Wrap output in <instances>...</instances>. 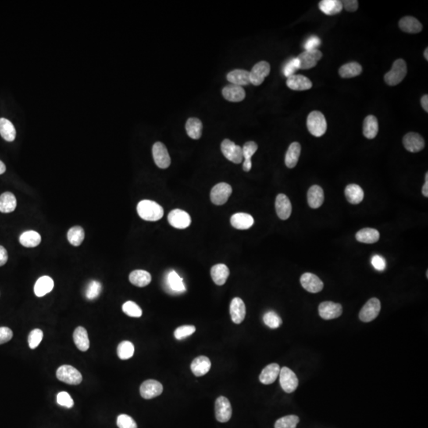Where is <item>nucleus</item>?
Listing matches in <instances>:
<instances>
[{
    "instance_id": "obj_1",
    "label": "nucleus",
    "mask_w": 428,
    "mask_h": 428,
    "mask_svg": "<svg viewBox=\"0 0 428 428\" xmlns=\"http://www.w3.org/2000/svg\"><path fill=\"white\" fill-rule=\"evenodd\" d=\"M137 210L140 218L147 222H157L165 214L163 207L151 200L140 201L137 205Z\"/></svg>"
},
{
    "instance_id": "obj_2",
    "label": "nucleus",
    "mask_w": 428,
    "mask_h": 428,
    "mask_svg": "<svg viewBox=\"0 0 428 428\" xmlns=\"http://www.w3.org/2000/svg\"><path fill=\"white\" fill-rule=\"evenodd\" d=\"M307 127L314 137H322L327 130L326 119L323 114L319 111L311 112L307 118Z\"/></svg>"
},
{
    "instance_id": "obj_3",
    "label": "nucleus",
    "mask_w": 428,
    "mask_h": 428,
    "mask_svg": "<svg viewBox=\"0 0 428 428\" xmlns=\"http://www.w3.org/2000/svg\"><path fill=\"white\" fill-rule=\"evenodd\" d=\"M407 75V65L403 59H398L393 63L391 70L385 75V81L388 85L396 86L401 83Z\"/></svg>"
},
{
    "instance_id": "obj_4",
    "label": "nucleus",
    "mask_w": 428,
    "mask_h": 428,
    "mask_svg": "<svg viewBox=\"0 0 428 428\" xmlns=\"http://www.w3.org/2000/svg\"><path fill=\"white\" fill-rule=\"evenodd\" d=\"M57 378L61 382L72 386L80 385L83 380V377L80 371L69 365H61L58 368Z\"/></svg>"
},
{
    "instance_id": "obj_5",
    "label": "nucleus",
    "mask_w": 428,
    "mask_h": 428,
    "mask_svg": "<svg viewBox=\"0 0 428 428\" xmlns=\"http://www.w3.org/2000/svg\"><path fill=\"white\" fill-rule=\"evenodd\" d=\"M221 149L226 159L236 165L240 164L244 159L241 147L236 145L229 139H225L222 141Z\"/></svg>"
},
{
    "instance_id": "obj_6",
    "label": "nucleus",
    "mask_w": 428,
    "mask_h": 428,
    "mask_svg": "<svg viewBox=\"0 0 428 428\" xmlns=\"http://www.w3.org/2000/svg\"><path fill=\"white\" fill-rule=\"evenodd\" d=\"M233 193V188L226 183H220L211 190L210 200L214 205H222L227 202Z\"/></svg>"
},
{
    "instance_id": "obj_7",
    "label": "nucleus",
    "mask_w": 428,
    "mask_h": 428,
    "mask_svg": "<svg viewBox=\"0 0 428 428\" xmlns=\"http://www.w3.org/2000/svg\"><path fill=\"white\" fill-rule=\"evenodd\" d=\"M279 381H280L281 387L283 388V390L287 393H291L295 391L299 384L298 379L294 371H292L286 366L280 369Z\"/></svg>"
},
{
    "instance_id": "obj_8",
    "label": "nucleus",
    "mask_w": 428,
    "mask_h": 428,
    "mask_svg": "<svg viewBox=\"0 0 428 428\" xmlns=\"http://www.w3.org/2000/svg\"><path fill=\"white\" fill-rule=\"evenodd\" d=\"M381 308L382 306H381L380 301L375 297L371 298L365 303V305L360 311L359 319L365 323L373 320L376 319L377 316H379Z\"/></svg>"
},
{
    "instance_id": "obj_9",
    "label": "nucleus",
    "mask_w": 428,
    "mask_h": 428,
    "mask_svg": "<svg viewBox=\"0 0 428 428\" xmlns=\"http://www.w3.org/2000/svg\"><path fill=\"white\" fill-rule=\"evenodd\" d=\"M233 409L229 399L219 397L215 402V415L217 420L221 423H226L232 417Z\"/></svg>"
},
{
    "instance_id": "obj_10",
    "label": "nucleus",
    "mask_w": 428,
    "mask_h": 428,
    "mask_svg": "<svg viewBox=\"0 0 428 428\" xmlns=\"http://www.w3.org/2000/svg\"><path fill=\"white\" fill-rule=\"evenodd\" d=\"M152 155L158 168L166 169L171 165V157L166 146L161 142H156L152 147Z\"/></svg>"
},
{
    "instance_id": "obj_11",
    "label": "nucleus",
    "mask_w": 428,
    "mask_h": 428,
    "mask_svg": "<svg viewBox=\"0 0 428 428\" xmlns=\"http://www.w3.org/2000/svg\"><path fill=\"white\" fill-rule=\"evenodd\" d=\"M168 222L176 229H187L191 224V218L189 213L182 209H174L168 214Z\"/></svg>"
},
{
    "instance_id": "obj_12",
    "label": "nucleus",
    "mask_w": 428,
    "mask_h": 428,
    "mask_svg": "<svg viewBox=\"0 0 428 428\" xmlns=\"http://www.w3.org/2000/svg\"><path fill=\"white\" fill-rule=\"evenodd\" d=\"M271 66L266 61H260L253 67L250 72V82L254 86H259L270 74Z\"/></svg>"
},
{
    "instance_id": "obj_13",
    "label": "nucleus",
    "mask_w": 428,
    "mask_h": 428,
    "mask_svg": "<svg viewBox=\"0 0 428 428\" xmlns=\"http://www.w3.org/2000/svg\"><path fill=\"white\" fill-rule=\"evenodd\" d=\"M319 316L324 319H333L340 317L343 313V307L339 303L325 301L319 305Z\"/></svg>"
},
{
    "instance_id": "obj_14",
    "label": "nucleus",
    "mask_w": 428,
    "mask_h": 428,
    "mask_svg": "<svg viewBox=\"0 0 428 428\" xmlns=\"http://www.w3.org/2000/svg\"><path fill=\"white\" fill-rule=\"evenodd\" d=\"M163 390L164 387L161 382L152 379L143 382L140 388V395L146 400L158 397L163 393Z\"/></svg>"
},
{
    "instance_id": "obj_15",
    "label": "nucleus",
    "mask_w": 428,
    "mask_h": 428,
    "mask_svg": "<svg viewBox=\"0 0 428 428\" xmlns=\"http://www.w3.org/2000/svg\"><path fill=\"white\" fill-rule=\"evenodd\" d=\"M322 52L318 49L305 51L297 57L299 61L300 69H310L317 65L318 61L322 58Z\"/></svg>"
},
{
    "instance_id": "obj_16",
    "label": "nucleus",
    "mask_w": 428,
    "mask_h": 428,
    "mask_svg": "<svg viewBox=\"0 0 428 428\" xmlns=\"http://www.w3.org/2000/svg\"><path fill=\"white\" fill-rule=\"evenodd\" d=\"M301 284L303 288L312 294L319 293L324 288V283L319 277L312 273H305L301 275Z\"/></svg>"
},
{
    "instance_id": "obj_17",
    "label": "nucleus",
    "mask_w": 428,
    "mask_h": 428,
    "mask_svg": "<svg viewBox=\"0 0 428 428\" xmlns=\"http://www.w3.org/2000/svg\"><path fill=\"white\" fill-rule=\"evenodd\" d=\"M403 144L410 152H419L424 148L425 141L419 133H408L403 139Z\"/></svg>"
},
{
    "instance_id": "obj_18",
    "label": "nucleus",
    "mask_w": 428,
    "mask_h": 428,
    "mask_svg": "<svg viewBox=\"0 0 428 428\" xmlns=\"http://www.w3.org/2000/svg\"><path fill=\"white\" fill-rule=\"evenodd\" d=\"M231 319L233 323L240 325L246 316V307L244 301L240 297H235L230 304Z\"/></svg>"
},
{
    "instance_id": "obj_19",
    "label": "nucleus",
    "mask_w": 428,
    "mask_h": 428,
    "mask_svg": "<svg viewBox=\"0 0 428 428\" xmlns=\"http://www.w3.org/2000/svg\"><path fill=\"white\" fill-rule=\"evenodd\" d=\"M275 209L281 220L288 219L291 215L292 205L288 197L284 194H278L275 200Z\"/></svg>"
},
{
    "instance_id": "obj_20",
    "label": "nucleus",
    "mask_w": 428,
    "mask_h": 428,
    "mask_svg": "<svg viewBox=\"0 0 428 428\" xmlns=\"http://www.w3.org/2000/svg\"><path fill=\"white\" fill-rule=\"evenodd\" d=\"M286 84L294 91H306L312 88V83L306 76L302 75H293L287 78Z\"/></svg>"
},
{
    "instance_id": "obj_21",
    "label": "nucleus",
    "mask_w": 428,
    "mask_h": 428,
    "mask_svg": "<svg viewBox=\"0 0 428 428\" xmlns=\"http://www.w3.org/2000/svg\"><path fill=\"white\" fill-rule=\"evenodd\" d=\"M231 225L239 230H246L252 227L255 223L254 218L250 214L245 212H237L233 214L230 219Z\"/></svg>"
},
{
    "instance_id": "obj_22",
    "label": "nucleus",
    "mask_w": 428,
    "mask_h": 428,
    "mask_svg": "<svg viewBox=\"0 0 428 428\" xmlns=\"http://www.w3.org/2000/svg\"><path fill=\"white\" fill-rule=\"evenodd\" d=\"M222 94L225 99L234 102H241L246 96L245 91L243 87L233 84L224 87Z\"/></svg>"
},
{
    "instance_id": "obj_23",
    "label": "nucleus",
    "mask_w": 428,
    "mask_h": 428,
    "mask_svg": "<svg viewBox=\"0 0 428 428\" xmlns=\"http://www.w3.org/2000/svg\"><path fill=\"white\" fill-rule=\"evenodd\" d=\"M308 203L312 209H318L323 205L325 201V194L323 189L317 185L311 187L308 191Z\"/></svg>"
},
{
    "instance_id": "obj_24",
    "label": "nucleus",
    "mask_w": 428,
    "mask_h": 428,
    "mask_svg": "<svg viewBox=\"0 0 428 428\" xmlns=\"http://www.w3.org/2000/svg\"><path fill=\"white\" fill-rule=\"evenodd\" d=\"M211 368V362L209 358L206 356H198V358L193 360L192 363L190 365V369L195 376L201 377L206 375Z\"/></svg>"
},
{
    "instance_id": "obj_25",
    "label": "nucleus",
    "mask_w": 428,
    "mask_h": 428,
    "mask_svg": "<svg viewBox=\"0 0 428 428\" xmlns=\"http://www.w3.org/2000/svg\"><path fill=\"white\" fill-rule=\"evenodd\" d=\"M279 364L272 363L266 365L259 375V381L264 385H271L276 381L280 373Z\"/></svg>"
},
{
    "instance_id": "obj_26",
    "label": "nucleus",
    "mask_w": 428,
    "mask_h": 428,
    "mask_svg": "<svg viewBox=\"0 0 428 428\" xmlns=\"http://www.w3.org/2000/svg\"><path fill=\"white\" fill-rule=\"evenodd\" d=\"M211 277L215 284L218 286H223L228 278H229V269L226 265L223 263L216 264L214 265L210 271Z\"/></svg>"
},
{
    "instance_id": "obj_27",
    "label": "nucleus",
    "mask_w": 428,
    "mask_h": 428,
    "mask_svg": "<svg viewBox=\"0 0 428 428\" xmlns=\"http://www.w3.org/2000/svg\"><path fill=\"white\" fill-rule=\"evenodd\" d=\"M399 27L408 33H417L422 31L423 26L417 19L412 16H405L399 22Z\"/></svg>"
},
{
    "instance_id": "obj_28",
    "label": "nucleus",
    "mask_w": 428,
    "mask_h": 428,
    "mask_svg": "<svg viewBox=\"0 0 428 428\" xmlns=\"http://www.w3.org/2000/svg\"><path fill=\"white\" fill-rule=\"evenodd\" d=\"M54 287V282L48 276L39 278L34 285V294L37 297H41L52 291Z\"/></svg>"
},
{
    "instance_id": "obj_29",
    "label": "nucleus",
    "mask_w": 428,
    "mask_h": 428,
    "mask_svg": "<svg viewBox=\"0 0 428 428\" xmlns=\"http://www.w3.org/2000/svg\"><path fill=\"white\" fill-rule=\"evenodd\" d=\"M228 80L233 85L246 86L251 83L250 72L242 69H236L229 72L227 76Z\"/></svg>"
},
{
    "instance_id": "obj_30",
    "label": "nucleus",
    "mask_w": 428,
    "mask_h": 428,
    "mask_svg": "<svg viewBox=\"0 0 428 428\" xmlns=\"http://www.w3.org/2000/svg\"><path fill=\"white\" fill-rule=\"evenodd\" d=\"M355 238L358 242L364 244H375L379 241L380 233L377 229L365 228L358 231L355 235Z\"/></svg>"
},
{
    "instance_id": "obj_31",
    "label": "nucleus",
    "mask_w": 428,
    "mask_h": 428,
    "mask_svg": "<svg viewBox=\"0 0 428 428\" xmlns=\"http://www.w3.org/2000/svg\"><path fill=\"white\" fill-rule=\"evenodd\" d=\"M301 144L298 142L292 143L286 151L285 164L289 168H294L297 165L301 155Z\"/></svg>"
},
{
    "instance_id": "obj_32",
    "label": "nucleus",
    "mask_w": 428,
    "mask_h": 428,
    "mask_svg": "<svg viewBox=\"0 0 428 428\" xmlns=\"http://www.w3.org/2000/svg\"><path fill=\"white\" fill-rule=\"evenodd\" d=\"M73 340L77 348L81 351H87L90 347V340L87 330L83 327H78L73 333Z\"/></svg>"
},
{
    "instance_id": "obj_33",
    "label": "nucleus",
    "mask_w": 428,
    "mask_h": 428,
    "mask_svg": "<svg viewBox=\"0 0 428 428\" xmlns=\"http://www.w3.org/2000/svg\"><path fill=\"white\" fill-rule=\"evenodd\" d=\"M345 196L350 203L357 205L363 200V190L358 185L350 184L346 187Z\"/></svg>"
},
{
    "instance_id": "obj_34",
    "label": "nucleus",
    "mask_w": 428,
    "mask_h": 428,
    "mask_svg": "<svg viewBox=\"0 0 428 428\" xmlns=\"http://www.w3.org/2000/svg\"><path fill=\"white\" fill-rule=\"evenodd\" d=\"M129 281L134 286H138V287H144L151 283V276L146 271L136 270L129 275Z\"/></svg>"
},
{
    "instance_id": "obj_35",
    "label": "nucleus",
    "mask_w": 428,
    "mask_h": 428,
    "mask_svg": "<svg viewBox=\"0 0 428 428\" xmlns=\"http://www.w3.org/2000/svg\"><path fill=\"white\" fill-rule=\"evenodd\" d=\"M167 284L169 289L176 294H181L186 291L183 279L174 271L168 272L167 275Z\"/></svg>"
},
{
    "instance_id": "obj_36",
    "label": "nucleus",
    "mask_w": 428,
    "mask_h": 428,
    "mask_svg": "<svg viewBox=\"0 0 428 428\" xmlns=\"http://www.w3.org/2000/svg\"><path fill=\"white\" fill-rule=\"evenodd\" d=\"M257 149H258V145L254 141H248L245 143L244 147L242 148L243 156L244 158V162L243 164L244 172H248L251 171V167H252L251 157L256 152Z\"/></svg>"
},
{
    "instance_id": "obj_37",
    "label": "nucleus",
    "mask_w": 428,
    "mask_h": 428,
    "mask_svg": "<svg viewBox=\"0 0 428 428\" xmlns=\"http://www.w3.org/2000/svg\"><path fill=\"white\" fill-rule=\"evenodd\" d=\"M379 121L373 115H369L363 122V134L367 139H373L379 133Z\"/></svg>"
},
{
    "instance_id": "obj_38",
    "label": "nucleus",
    "mask_w": 428,
    "mask_h": 428,
    "mask_svg": "<svg viewBox=\"0 0 428 428\" xmlns=\"http://www.w3.org/2000/svg\"><path fill=\"white\" fill-rule=\"evenodd\" d=\"M319 8L325 15H335L341 12L343 4L340 0H322L319 2Z\"/></svg>"
},
{
    "instance_id": "obj_39",
    "label": "nucleus",
    "mask_w": 428,
    "mask_h": 428,
    "mask_svg": "<svg viewBox=\"0 0 428 428\" xmlns=\"http://www.w3.org/2000/svg\"><path fill=\"white\" fill-rule=\"evenodd\" d=\"M19 242L22 246L26 247H35L41 242V235L36 231H26L21 235Z\"/></svg>"
},
{
    "instance_id": "obj_40",
    "label": "nucleus",
    "mask_w": 428,
    "mask_h": 428,
    "mask_svg": "<svg viewBox=\"0 0 428 428\" xmlns=\"http://www.w3.org/2000/svg\"><path fill=\"white\" fill-rule=\"evenodd\" d=\"M17 200L12 193L5 192L0 195V212L9 213L16 209Z\"/></svg>"
},
{
    "instance_id": "obj_41",
    "label": "nucleus",
    "mask_w": 428,
    "mask_h": 428,
    "mask_svg": "<svg viewBox=\"0 0 428 428\" xmlns=\"http://www.w3.org/2000/svg\"><path fill=\"white\" fill-rule=\"evenodd\" d=\"M0 135L8 142L14 141L16 137V130L13 124L4 118H0Z\"/></svg>"
},
{
    "instance_id": "obj_42",
    "label": "nucleus",
    "mask_w": 428,
    "mask_h": 428,
    "mask_svg": "<svg viewBox=\"0 0 428 428\" xmlns=\"http://www.w3.org/2000/svg\"><path fill=\"white\" fill-rule=\"evenodd\" d=\"M186 130L190 138L198 140L201 137L202 123L198 118H190L186 123Z\"/></svg>"
},
{
    "instance_id": "obj_43",
    "label": "nucleus",
    "mask_w": 428,
    "mask_h": 428,
    "mask_svg": "<svg viewBox=\"0 0 428 428\" xmlns=\"http://www.w3.org/2000/svg\"><path fill=\"white\" fill-rule=\"evenodd\" d=\"M362 72V68L357 62H350L343 65L339 70L340 76L343 79L355 77L359 76Z\"/></svg>"
},
{
    "instance_id": "obj_44",
    "label": "nucleus",
    "mask_w": 428,
    "mask_h": 428,
    "mask_svg": "<svg viewBox=\"0 0 428 428\" xmlns=\"http://www.w3.org/2000/svg\"><path fill=\"white\" fill-rule=\"evenodd\" d=\"M85 236V233L83 228L80 226H75L71 228L68 232V240L72 245L80 246L83 243Z\"/></svg>"
},
{
    "instance_id": "obj_45",
    "label": "nucleus",
    "mask_w": 428,
    "mask_h": 428,
    "mask_svg": "<svg viewBox=\"0 0 428 428\" xmlns=\"http://www.w3.org/2000/svg\"><path fill=\"white\" fill-rule=\"evenodd\" d=\"M134 345L131 342L122 341L118 347V355L122 360L132 358L134 354Z\"/></svg>"
},
{
    "instance_id": "obj_46",
    "label": "nucleus",
    "mask_w": 428,
    "mask_h": 428,
    "mask_svg": "<svg viewBox=\"0 0 428 428\" xmlns=\"http://www.w3.org/2000/svg\"><path fill=\"white\" fill-rule=\"evenodd\" d=\"M299 421V417L297 415H286L275 422V428H296Z\"/></svg>"
},
{
    "instance_id": "obj_47",
    "label": "nucleus",
    "mask_w": 428,
    "mask_h": 428,
    "mask_svg": "<svg viewBox=\"0 0 428 428\" xmlns=\"http://www.w3.org/2000/svg\"><path fill=\"white\" fill-rule=\"evenodd\" d=\"M263 322L270 329H279L283 324V319L274 311H269L264 314Z\"/></svg>"
},
{
    "instance_id": "obj_48",
    "label": "nucleus",
    "mask_w": 428,
    "mask_h": 428,
    "mask_svg": "<svg viewBox=\"0 0 428 428\" xmlns=\"http://www.w3.org/2000/svg\"><path fill=\"white\" fill-rule=\"evenodd\" d=\"M102 291V285L98 281H91L89 284L87 285V289H86L85 296L87 299L94 300L96 299L97 297L100 295V293Z\"/></svg>"
},
{
    "instance_id": "obj_49",
    "label": "nucleus",
    "mask_w": 428,
    "mask_h": 428,
    "mask_svg": "<svg viewBox=\"0 0 428 428\" xmlns=\"http://www.w3.org/2000/svg\"><path fill=\"white\" fill-rule=\"evenodd\" d=\"M122 311L127 316L131 317H140L142 316V310L137 304L133 301H129L122 305Z\"/></svg>"
},
{
    "instance_id": "obj_50",
    "label": "nucleus",
    "mask_w": 428,
    "mask_h": 428,
    "mask_svg": "<svg viewBox=\"0 0 428 428\" xmlns=\"http://www.w3.org/2000/svg\"><path fill=\"white\" fill-rule=\"evenodd\" d=\"M196 328L193 325H183L176 329L174 335L176 340H183L194 334Z\"/></svg>"
},
{
    "instance_id": "obj_51",
    "label": "nucleus",
    "mask_w": 428,
    "mask_h": 428,
    "mask_svg": "<svg viewBox=\"0 0 428 428\" xmlns=\"http://www.w3.org/2000/svg\"><path fill=\"white\" fill-rule=\"evenodd\" d=\"M43 339V332L41 329H33L28 336V343L30 348L35 349L38 347Z\"/></svg>"
},
{
    "instance_id": "obj_52",
    "label": "nucleus",
    "mask_w": 428,
    "mask_h": 428,
    "mask_svg": "<svg viewBox=\"0 0 428 428\" xmlns=\"http://www.w3.org/2000/svg\"><path fill=\"white\" fill-rule=\"evenodd\" d=\"M117 425L119 428H137V423L134 419L126 414L118 415Z\"/></svg>"
},
{
    "instance_id": "obj_53",
    "label": "nucleus",
    "mask_w": 428,
    "mask_h": 428,
    "mask_svg": "<svg viewBox=\"0 0 428 428\" xmlns=\"http://www.w3.org/2000/svg\"><path fill=\"white\" fill-rule=\"evenodd\" d=\"M57 401L61 406L65 407L67 408H72L74 405L73 399L72 398L70 394L67 392H61V393H58V397H57Z\"/></svg>"
},
{
    "instance_id": "obj_54",
    "label": "nucleus",
    "mask_w": 428,
    "mask_h": 428,
    "mask_svg": "<svg viewBox=\"0 0 428 428\" xmlns=\"http://www.w3.org/2000/svg\"><path fill=\"white\" fill-rule=\"evenodd\" d=\"M297 69H300L299 61L297 60V58H294V59L290 60L288 63L285 65L284 69H283V73H284L285 76L288 78L294 75Z\"/></svg>"
},
{
    "instance_id": "obj_55",
    "label": "nucleus",
    "mask_w": 428,
    "mask_h": 428,
    "mask_svg": "<svg viewBox=\"0 0 428 428\" xmlns=\"http://www.w3.org/2000/svg\"><path fill=\"white\" fill-rule=\"evenodd\" d=\"M321 41L320 39L316 36H311L307 40L305 44H304L305 51H309V50L317 49L319 46Z\"/></svg>"
},
{
    "instance_id": "obj_56",
    "label": "nucleus",
    "mask_w": 428,
    "mask_h": 428,
    "mask_svg": "<svg viewBox=\"0 0 428 428\" xmlns=\"http://www.w3.org/2000/svg\"><path fill=\"white\" fill-rule=\"evenodd\" d=\"M13 337V332L7 327L0 328V344L8 343Z\"/></svg>"
},
{
    "instance_id": "obj_57",
    "label": "nucleus",
    "mask_w": 428,
    "mask_h": 428,
    "mask_svg": "<svg viewBox=\"0 0 428 428\" xmlns=\"http://www.w3.org/2000/svg\"><path fill=\"white\" fill-rule=\"evenodd\" d=\"M372 265H373V268L377 270V271H379V272H382V271H384L386 268V259H385L383 257L381 256V255H375V256L372 258Z\"/></svg>"
},
{
    "instance_id": "obj_58",
    "label": "nucleus",
    "mask_w": 428,
    "mask_h": 428,
    "mask_svg": "<svg viewBox=\"0 0 428 428\" xmlns=\"http://www.w3.org/2000/svg\"><path fill=\"white\" fill-rule=\"evenodd\" d=\"M343 8L349 12L356 11L358 8V2L357 0H344L342 2Z\"/></svg>"
},
{
    "instance_id": "obj_59",
    "label": "nucleus",
    "mask_w": 428,
    "mask_h": 428,
    "mask_svg": "<svg viewBox=\"0 0 428 428\" xmlns=\"http://www.w3.org/2000/svg\"><path fill=\"white\" fill-rule=\"evenodd\" d=\"M8 260V251L5 247L0 245V266H4Z\"/></svg>"
},
{
    "instance_id": "obj_60",
    "label": "nucleus",
    "mask_w": 428,
    "mask_h": 428,
    "mask_svg": "<svg viewBox=\"0 0 428 428\" xmlns=\"http://www.w3.org/2000/svg\"><path fill=\"white\" fill-rule=\"evenodd\" d=\"M421 105L423 106V110L426 112H428V96L427 94H425L421 98Z\"/></svg>"
},
{
    "instance_id": "obj_61",
    "label": "nucleus",
    "mask_w": 428,
    "mask_h": 428,
    "mask_svg": "<svg viewBox=\"0 0 428 428\" xmlns=\"http://www.w3.org/2000/svg\"><path fill=\"white\" fill-rule=\"evenodd\" d=\"M425 179H426V182H425L424 185H423V189H422V192H423V196L427 198L428 197V173L426 172V176H425Z\"/></svg>"
},
{
    "instance_id": "obj_62",
    "label": "nucleus",
    "mask_w": 428,
    "mask_h": 428,
    "mask_svg": "<svg viewBox=\"0 0 428 428\" xmlns=\"http://www.w3.org/2000/svg\"><path fill=\"white\" fill-rule=\"evenodd\" d=\"M6 165H4V163L2 162V161H0V175H2L4 172H6Z\"/></svg>"
},
{
    "instance_id": "obj_63",
    "label": "nucleus",
    "mask_w": 428,
    "mask_h": 428,
    "mask_svg": "<svg viewBox=\"0 0 428 428\" xmlns=\"http://www.w3.org/2000/svg\"><path fill=\"white\" fill-rule=\"evenodd\" d=\"M424 58H425V59H426V61H427V60H428V48H426V49H425V51H424Z\"/></svg>"
}]
</instances>
